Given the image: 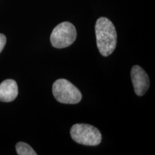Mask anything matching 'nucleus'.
<instances>
[{
  "mask_svg": "<svg viewBox=\"0 0 155 155\" xmlns=\"http://www.w3.org/2000/svg\"><path fill=\"white\" fill-rule=\"evenodd\" d=\"M71 136L75 142L86 146H96L101 141V134L94 126L76 124L71 129Z\"/></svg>",
  "mask_w": 155,
  "mask_h": 155,
  "instance_id": "obj_3",
  "label": "nucleus"
},
{
  "mask_svg": "<svg viewBox=\"0 0 155 155\" xmlns=\"http://www.w3.org/2000/svg\"><path fill=\"white\" fill-rule=\"evenodd\" d=\"M53 94L58 102L75 104L82 98L80 91L66 79H58L53 85Z\"/></svg>",
  "mask_w": 155,
  "mask_h": 155,
  "instance_id": "obj_2",
  "label": "nucleus"
},
{
  "mask_svg": "<svg viewBox=\"0 0 155 155\" xmlns=\"http://www.w3.org/2000/svg\"><path fill=\"white\" fill-rule=\"evenodd\" d=\"M96 31L97 47L101 55L108 56L115 50L117 43V34L111 20L106 17H100L96 21Z\"/></svg>",
  "mask_w": 155,
  "mask_h": 155,
  "instance_id": "obj_1",
  "label": "nucleus"
},
{
  "mask_svg": "<svg viewBox=\"0 0 155 155\" xmlns=\"http://www.w3.org/2000/svg\"><path fill=\"white\" fill-rule=\"evenodd\" d=\"M16 151L19 155H37L33 149L25 142H19L16 145Z\"/></svg>",
  "mask_w": 155,
  "mask_h": 155,
  "instance_id": "obj_7",
  "label": "nucleus"
},
{
  "mask_svg": "<svg viewBox=\"0 0 155 155\" xmlns=\"http://www.w3.org/2000/svg\"><path fill=\"white\" fill-rule=\"evenodd\" d=\"M131 77L135 94L139 96H142L150 87L148 75L142 68L139 65H134L131 69Z\"/></svg>",
  "mask_w": 155,
  "mask_h": 155,
  "instance_id": "obj_5",
  "label": "nucleus"
},
{
  "mask_svg": "<svg viewBox=\"0 0 155 155\" xmlns=\"http://www.w3.org/2000/svg\"><path fill=\"white\" fill-rule=\"evenodd\" d=\"M6 42H7V38L5 35L0 34V53H2L4 48H5Z\"/></svg>",
  "mask_w": 155,
  "mask_h": 155,
  "instance_id": "obj_8",
  "label": "nucleus"
},
{
  "mask_svg": "<svg viewBox=\"0 0 155 155\" xmlns=\"http://www.w3.org/2000/svg\"><path fill=\"white\" fill-rule=\"evenodd\" d=\"M76 29L72 23L64 22L53 29L50 35V42L55 48H67L71 45L76 39Z\"/></svg>",
  "mask_w": 155,
  "mask_h": 155,
  "instance_id": "obj_4",
  "label": "nucleus"
},
{
  "mask_svg": "<svg viewBox=\"0 0 155 155\" xmlns=\"http://www.w3.org/2000/svg\"><path fill=\"white\" fill-rule=\"evenodd\" d=\"M18 95V86L16 81L7 79L0 83V101L11 102Z\"/></svg>",
  "mask_w": 155,
  "mask_h": 155,
  "instance_id": "obj_6",
  "label": "nucleus"
}]
</instances>
